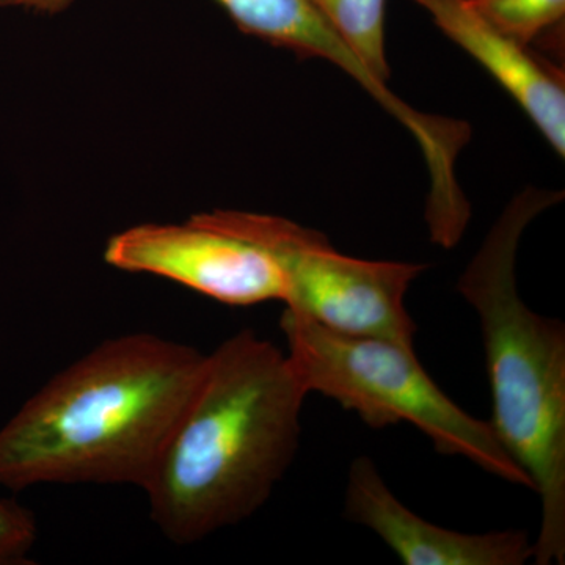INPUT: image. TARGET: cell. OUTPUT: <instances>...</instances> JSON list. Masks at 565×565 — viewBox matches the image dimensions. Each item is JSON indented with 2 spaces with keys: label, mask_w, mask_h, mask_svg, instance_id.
I'll use <instances>...</instances> for the list:
<instances>
[{
  "label": "cell",
  "mask_w": 565,
  "mask_h": 565,
  "mask_svg": "<svg viewBox=\"0 0 565 565\" xmlns=\"http://www.w3.org/2000/svg\"><path fill=\"white\" fill-rule=\"evenodd\" d=\"M207 355L152 333L110 338L54 375L0 429V486L143 489Z\"/></svg>",
  "instance_id": "6da1fadb"
},
{
  "label": "cell",
  "mask_w": 565,
  "mask_h": 565,
  "mask_svg": "<svg viewBox=\"0 0 565 565\" xmlns=\"http://www.w3.org/2000/svg\"><path fill=\"white\" fill-rule=\"evenodd\" d=\"M561 199L555 191L519 193L457 281L481 327L490 426L541 498L537 565L565 564V326L523 302L515 264L527 225Z\"/></svg>",
  "instance_id": "3957f363"
},
{
  "label": "cell",
  "mask_w": 565,
  "mask_h": 565,
  "mask_svg": "<svg viewBox=\"0 0 565 565\" xmlns=\"http://www.w3.org/2000/svg\"><path fill=\"white\" fill-rule=\"evenodd\" d=\"M308 394L286 352L252 330L207 353L143 487L152 523L189 545L255 515L296 459Z\"/></svg>",
  "instance_id": "7a4b0ae2"
},
{
  "label": "cell",
  "mask_w": 565,
  "mask_h": 565,
  "mask_svg": "<svg viewBox=\"0 0 565 565\" xmlns=\"http://www.w3.org/2000/svg\"><path fill=\"white\" fill-rule=\"evenodd\" d=\"M344 515L373 531L405 565H523L533 559L525 531L470 534L427 522L403 504L366 456L349 467Z\"/></svg>",
  "instance_id": "52a82bcc"
},
{
  "label": "cell",
  "mask_w": 565,
  "mask_h": 565,
  "mask_svg": "<svg viewBox=\"0 0 565 565\" xmlns=\"http://www.w3.org/2000/svg\"><path fill=\"white\" fill-rule=\"evenodd\" d=\"M379 79L388 82L385 47L386 0H310Z\"/></svg>",
  "instance_id": "30bf717a"
},
{
  "label": "cell",
  "mask_w": 565,
  "mask_h": 565,
  "mask_svg": "<svg viewBox=\"0 0 565 565\" xmlns=\"http://www.w3.org/2000/svg\"><path fill=\"white\" fill-rule=\"evenodd\" d=\"M286 355L308 393H321L374 429L412 424L440 455L463 457L509 484L533 490L489 422L465 412L440 388L414 348L327 329L285 308Z\"/></svg>",
  "instance_id": "277c9868"
},
{
  "label": "cell",
  "mask_w": 565,
  "mask_h": 565,
  "mask_svg": "<svg viewBox=\"0 0 565 565\" xmlns=\"http://www.w3.org/2000/svg\"><path fill=\"white\" fill-rule=\"evenodd\" d=\"M35 516L14 500H0V565L31 564L35 545Z\"/></svg>",
  "instance_id": "7c38bea8"
},
{
  "label": "cell",
  "mask_w": 565,
  "mask_h": 565,
  "mask_svg": "<svg viewBox=\"0 0 565 565\" xmlns=\"http://www.w3.org/2000/svg\"><path fill=\"white\" fill-rule=\"evenodd\" d=\"M234 24L248 35L294 52L322 58L351 76L382 109L414 136L419 147L437 139L441 120L401 99L386 82L375 77L310 0H215Z\"/></svg>",
  "instance_id": "9c48e42d"
},
{
  "label": "cell",
  "mask_w": 565,
  "mask_h": 565,
  "mask_svg": "<svg viewBox=\"0 0 565 565\" xmlns=\"http://www.w3.org/2000/svg\"><path fill=\"white\" fill-rule=\"evenodd\" d=\"M104 262L115 269L167 278L232 307L285 300V275L267 253L191 217L141 223L114 234Z\"/></svg>",
  "instance_id": "8992f818"
},
{
  "label": "cell",
  "mask_w": 565,
  "mask_h": 565,
  "mask_svg": "<svg viewBox=\"0 0 565 565\" xmlns=\"http://www.w3.org/2000/svg\"><path fill=\"white\" fill-rule=\"evenodd\" d=\"M434 24L471 55L525 110L553 150L565 154L564 76L504 35L471 7L470 0H414Z\"/></svg>",
  "instance_id": "ba28073f"
},
{
  "label": "cell",
  "mask_w": 565,
  "mask_h": 565,
  "mask_svg": "<svg viewBox=\"0 0 565 565\" xmlns=\"http://www.w3.org/2000/svg\"><path fill=\"white\" fill-rule=\"evenodd\" d=\"M470 3L497 31L526 46L565 17V0H470Z\"/></svg>",
  "instance_id": "8fae6325"
},
{
  "label": "cell",
  "mask_w": 565,
  "mask_h": 565,
  "mask_svg": "<svg viewBox=\"0 0 565 565\" xmlns=\"http://www.w3.org/2000/svg\"><path fill=\"white\" fill-rule=\"evenodd\" d=\"M192 217L267 253L285 275L288 310L334 332L414 348L405 296L426 270L423 264L353 258L321 232L277 215L214 210Z\"/></svg>",
  "instance_id": "5b68a950"
},
{
  "label": "cell",
  "mask_w": 565,
  "mask_h": 565,
  "mask_svg": "<svg viewBox=\"0 0 565 565\" xmlns=\"http://www.w3.org/2000/svg\"><path fill=\"white\" fill-rule=\"evenodd\" d=\"M74 0H0L3 9H22L36 13L57 14L68 9Z\"/></svg>",
  "instance_id": "4fadbf2b"
}]
</instances>
